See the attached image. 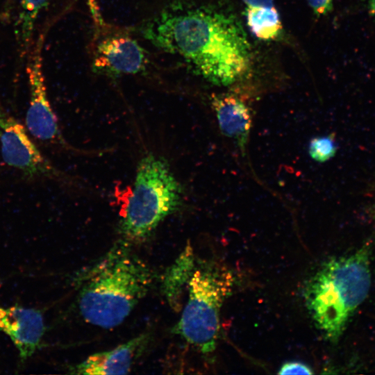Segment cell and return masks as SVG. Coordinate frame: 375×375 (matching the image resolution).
<instances>
[{"instance_id":"1","label":"cell","mask_w":375,"mask_h":375,"mask_svg":"<svg viewBox=\"0 0 375 375\" xmlns=\"http://www.w3.org/2000/svg\"><path fill=\"white\" fill-rule=\"evenodd\" d=\"M156 47L181 57L194 72L218 85H228L249 70L250 44L233 14L214 6L174 3L141 28Z\"/></svg>"},{"instance_id":"2","label":"cell","mask_w":375,"mask_h":375,"mask_svg":"<svg viewBox=\"0 0 375 375\" xmlns=\"http://www.w3.org/2000/svg\"><path fill=\"white\" fill-rule=\"evenodd\" d=\"M131 247L119 240L80 276L77 304L85 322L103 328L116 327L150 290L154 273Z\"/></svg>"},{"instance_id":"3","label":"cell","mask_w":375,"mask_h":375,"mask_svg":"<svg viewBox=\"0 0 375 375\" xmlns=\"http://www.w3.org/2000/svg\"><path fill=\"white\" fill-rule=\"evenodd\" d=\"M371 246L333 258L308 281L304 291L307 308L317 328L331 342H337L356 310L367 298L372 283Z\"/></svg>"},{"instance_id":"4","label":"cell","mask_w":375,"mask_h":375,"mask_svg":"<svg viewBox=\"0 0 375 375\" xmlns=\"http://www.w3.org/2000/svg\"><path fill=\"white\" fill-rule=\"evenodd\" d=\"M182 203V187L167 160L147 154L138 164L133 190L118 223L119 240L131 245L144 241Z\"/></svg>"},{"instance_id":"5","label":"cell","mask_w":375,"mask_h":375,"mask_svg":"<svg viewBox=\"0 0 375 375\" xmlns=\"http://www.w3.org/2000/svg\"><path fill=\"white\" fill-rule=\"evenodd\" d=\"M235 280L226 266L211 260L199 262L188 285V301L172 332L201 353L214 352L221 308L233 290Z\"/></svg>"},{"instance_id":"6","label":"cell","mask_w":375,"mask_h":375,"mask_svg":"<svg viewBox=\"0 0 375 375\" xmlns=\"http://www.w3.org/2000/svg\"><path fill=\"white\" fill-rule=\"evenodd\" d=\"M44 36V30L36 36L26 57L29 104L26 114V128L43 144L67 147L47 95L42 65Z\"/></svg>"},{"instance_id":"7","label":"cell","mask_w":375,"mask_h":375,"mask_svg":"<svg viewBox=\"0 0 375 375\" xmlns=\"http://www.w3.org/2000/svg\"><path fill=\"white\" fill-rule=\"evenodd\" d=\"M0 144L3 161L28 179L66 181L67 177L40 151L26 128L0 104Z\"/></svg>"},{"instance_id":"8","label":"cell","mask_w":375,"mask_h":375,"mask_svg":"<svg viewBox=\"0 0 375 375\" xmlns=\"http://www.w3.org/2000/svg\"><path fill=\"white\" fill-rule=\"evenodd\" d=\"M147 53L133 38L123 34H113L101 39L96 44L92 69L98 74L110 78L137 74L148 66Z\"/></svg>"},{"instance_id":"9","label":"cell","mask_w":375,"mask_h":375,"mask_svg":"<svg viewBox=\"0 0 375 375\" xmlns=\"http://www.w3.org/2000/svg\"><path fill=\"white\" fill-rule=\"evenodd\" d=\"M0 331L7 335L22 360L31 357L38 348L45 331L40 310L18 306H0Z\"/></svg>"},{"instance_id":"10","label":"cell","mask_w":375,"mask_h":375,"mask_svg":"<svg viewBox=\"0 0 375 375\" xmlns=\"http://www.w3.org/2000/svg\"><path fill=\"white\" fill-rule=\"evenodd\" d=\"M151 337L149 333H143L113 349L92 354L72 366L69 373L84 375L127 374L144 352Z\"/></svg>"},{"instance_id":"11","label":"cell","mask_w":375,"mask_h":375,"mask_svg":"<svg viewBox=\"0 0 375 375\" xmlns=\"http://www.w3.org/2000/svg\"><path fill=\"white\" fill-rule=\"evenodd\" d=\"M210 99L221 132L233 140L244 153L252 124L250 108L231 94H212Z\"/></svg>"},{"instance_id":"12","label":"cell","mask_w":375,"mask_h":375,"mask_svg":"<svg viewBox=\"0 0 375 375\" xmlns=\"http://www.w3.org/2000/svg\"><path fill=\"white\" fill-rule=\"evenodd\" d=\"M194 256L188 243L174 262L166 270L162 291L170 306L175 310L181 308V297L194 271Z\"/></svg>"},{"instance_id":"13","label":"cell","mask_w":375,"mask_h":375,"mask_svg":"<svg viewBox=\"0 0 375 375\" xmlns=\"http://www.w3.org/2000/svg\"><path fill=\"white\" fill-rule=\"evenodd\" d=\"M52 0H19L15 33L19 56L22 61L34 42L36 22L40 14L48 8Z\"/></svg>"},{"instance_id":"14","label":"cell","mask_w":375,"mask_h":375,"mask_svg":"<svg viewBox=\"0 0 375 375\" xmlns=\"http://www.w3.org/2000/svg\"><path fill=\"white\" fill-rule=\"evenodd\" d=\"M246 20L251 32L262 40L278 38L282 31L279 14L274 7H248Z\"/></svg>"},{"instance_id":"15","label":"cell","mask_w":375,"mask_h":375,"mask_svg":"<svg viewBox=\"0 0 375 375\" xmlns=\"http://www.w3.org/2000/svg\"><path fill=\"white\" fill-rule=\"evenodd\" d=\"M337 151L338 145L333 134L313 138L308 146L310 158L319 162L331 159Z\"/></svg>"},{"instance_id":"16","label":"cell","mask_w":375,"mask_h":375,"mask_svg":"<svg viewBox=\"0 0 375 375\" xmlns=\"http://www.w3.org/2000/svg\"><path fill=\"white\" fill-rule=\"evenodd\" d=\"M278 374H312V369L306 364L299 361L285 362L278 372Z\"/></svg>"},{"instance_id":"17","label":"cell","mask_w":375,"mask_h":375,"mask_svg":"<svg viewBox=\"0 0 375 375\" xmlns=\"http://www.w3.org/2000/svg\"><path fill=\"white\" fill-rule=\"evenodd\" d=\"M317 16L327 15L333 9V0H306Z\"/></svg>"},{"instance_id":"18","label":"cell","mask_w":375,"mask_h":375,"mask_svg":"<svg viewBox=\"0 0 375 375\" xmlns=\"http://www.w3.org/2000/svg\"><path fill=\"white\" fill-rule=\"evenodd\" d=\"M87 3L95 25L101 27L103 24V21L100 13L97 0H87Z\"/></svg>"},{"instance_id":"19","label":"cell","mask_w":375,"mask_h":375,"mask_svg":"<svg viewBox=\"0 0 375 375\" xmlns=\"http://www.w3.org/2000/svg\"><path fill=\"white\" fill-rule=\"evenodd\" d=\"M248 7H272L274 6V0H242Z\"/></svg>"},{"instance_id":"20","label":"cell","mask_w":375,"mask_h":375,"mask_svg":"<svg viewBox=\"0 0 375 375\" xmlns=\"http://www.w3.org/2000/svg\"><path fill=\"white\" fill-rule=\"evenodd\" d=\"M369 13L375 17V0H369L368 5Z\"/></svg>"},{"instance_id":"21","label":"cell","mask_w":375,"mask_h":375,"mask_svg":"<svg viewBox=\"0 0 375 375\" xmlns=\"http://www.w3.org/2000/svg\"><path fill=\"white\" fill-rule=\"evenodd\" d=\"M374 203H375V189H374Z\"/></svg>"}]
</instances>
